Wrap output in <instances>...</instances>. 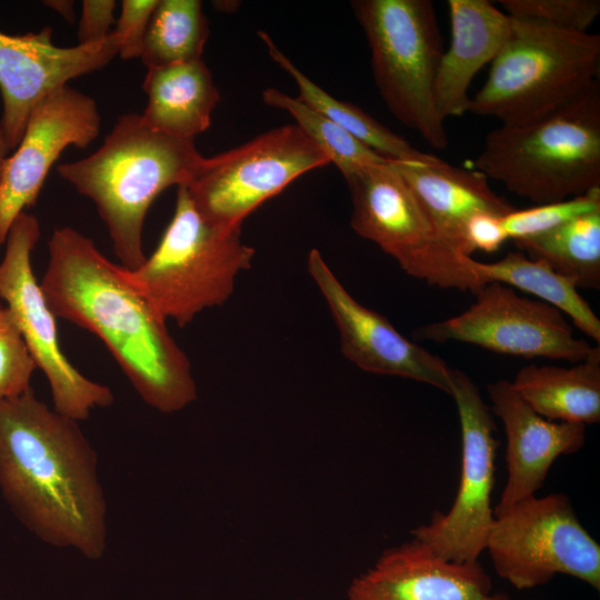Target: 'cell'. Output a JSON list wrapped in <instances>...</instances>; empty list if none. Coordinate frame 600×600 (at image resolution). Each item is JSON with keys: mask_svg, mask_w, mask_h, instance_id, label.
Returning a JSON list of instances; mask_svg holds the SVG:
<instances>
[{"mask_svg": "<svg viewBox=\"0 0 600 600\" xmlns=\"http://www.w3.org/2000/svg\"><path fill=\"white\" fill-rule=\"evenodd\" d=\"M40 282L56 316L96 334L151 408L172 413L197 399L191 363L167 321L94 242L71 227L48 242Z\"/></svg>", "mask_w": 600, "mask_h": 600, "instance_id": "6da1fadb", "label": "cell"}, {"mask_svg": "<svg viewBox=\"0 0 600 600\" xmlns=\"http://www.w3.org/2000/svg\"><path fill=\"white\" fill-rule=\"evenodd\" d=\"M0 490L43 542L90 560L107 548V503L98 458L78 426L30 389L0 398Z\"/></svg>", "mask_w": 600, "mask_h": 600, "instance_id": "7a4b0ae2", "label": "cell"}, {"mask_svg": "<svg viewBox=\"0 0 600 600\" xmlns=\"http://www.w3.org/2000/svg\"><path fill=\"white\" fill-rule=\"evenodd\" d=\"M202 159L194 139L159 132L131 112L117 120L98 150L57 171L93 201L121 266L134 270L146 260L142 229L150 206L167 188L186 186Z\"/></svg>", "mask_w": 600, "mask_h": 600, "instance_id": "3957f363", "label": "cell"}, {"mask_svg": "<svg viewBox=\"0 0 600 600\" xmlns=\"http://www.w3.org/2000/svg\"><path fill=\"white\" fill-rule=\"evenodd\" d=\"M474 170L536 204L600 188V83L532 123L490 131Z\"/></svg>", "mask_w": 600, "mask_h": 600, "instance_id": "277c9868", "label": "cell"}, {"mask_svg": "<svg viewBox=\"0 0 600 600\" xmlns=\"http://www.w3.org/2000/svg\"><path fill=\"white\" fill-rule=\"evenodd\" d=\"M599 59L597 33L511 18L509 36L468 112L506 127L538 121L598 79Z\"/></svg>", "mask_w": 600, "mask_h": 600, "instance_id": "5b68a950", "label": "cell"}, {"mask_svg": "<svg viewBox=\"0 0 600 600\" xmlns=\"http://www.w3.org/2000/svg\"><path fill=\"white\" fill-rule=\"evenodd\" d=\"M254 249L241 239V228L207 221L184 186L177 187L174 212L163 236L134 270L123 267L128 281L166 320L179 327L226 303L238 276L252 264Z\"/></svg>", "mask_w": 600, "mask_h": 600, "instance_id": "8992f818", "label": "cell"}, {"mask_svg": "<svg viewBox=\"0 0 600 600\" xmlns=\"http://www.w3.org/2000/svg\"><path fill=\"white\" fill-rule=\"evenodd\" d=\"M354 17L371 52L373 79L396 119L436 149L448 147L433 84L443 52L430 0H354Z\"/></svg>", "mask_w": 600, "mask_h": 600, "instance_id": "52a82bcc", "label": "cell"}, {"mask_svg": "<svg viewBox=\"0 0 600 600\" xmlns=\"http://www.w3.org/2000/svg\"><path fill=\"white\" fill-rule=\"evenodd\" d=\"M352 230L392 257L409 276L441 289L474 294L488 281L472 257L447 242L391 160L344 177Z\"/></svg>", "mask_w": 600, "mask_h": 600, "instance_id": "ba28073f", "label": "cell"}, {"mask_svg": "<svg viewBox=\"0 0 600 600\" xmlns=\"http://www.w3.org/2000/svg\"><path fill=\"white\" fill-rule=\"evenodd\" d=\"M486 550L497 574L518 590L543 586L559 573L600 590V544L563 493L531 496L494 517Z\"/></svg>", "mask_w": 600, "mask_h": 600, "instance_id": "9c48e42d", "label": "cell"}, {"mask_svg": "<svg viewBox=\"0 0 600 600\" xmlns=\"http://www.w3.org/2000/svg\"><path fill=\"white\" fill-rule=\"evenodd\" d=\"M328 164L323 151L297 124H287L203 157L184 187L207 221L234 229L298 177Z\"/></svg>", "mask_w": 600, "mask_h": 600, "instance_id": "30bf717a", "label": "cell"}, {"mask_svg": "<svg viewBox=\"0 0 600 600\" xmlns=\"http://www.w3.org/2000/svg\"><path fill=\"white\" fill-rule=\"evenodd\" d=\"M33 214L21 212L10 227L0 262V297L17 322L30 353L51 389L53 409L76 421L94 408L113 403L112 390L84 377L63 354L56 323L32 266L31 252L40 238Z\"/></svg>", "mask_w": 600, "mask_h": 600, "instance_id": "8fae6325", "label": "cell"}, {"mask_svg": "<svg viewBox=\"0 0 600 600\" xmlns=\"http://www.w3.org/2000/svg\"><path fill=\"white\" fill-rule=\"evenodd\" d=\"M461 428V476L456 499L446 513L433 512L428 524L411 531L449 561L473 562L486 550L494 521L491 493L499 440L493 413L478 386L462 370L451 368V393Z\"/></svg>", "mask_w": 600, "mask_h": 600, "instance_id": "7c38bea8", "label": "cell"}, {"mask_svg": "<svg viewBox=\"0 0 600 600\" xmlns=\"http://www.w3.org/2000/svg\"><path fill=\"white\" fill-rule=\"evenodd\" d=\"M462 313L418 328L413 337L437 343L456 341L494 353L580 362L599 344L577 338L554 307L519 296L500 282H488Z\"/></svg>", "mask_w": 600, "mask_h": 600, "instance_id": "4fadbf2b", "label": "cell"}, {"mask_svg": "<svg viewBox=\"0 0 600 600\" xmlns=\"http://www.w3.org/2000/svg\"><path fill=\"white\" fill-rule=\"evenodd\" d=\"M101 117L90 96L66 84L31 111L23 136L3 162L0 180V244L23 209L32 206L60 153L88 147L100 132Z\"/></svg>", "mask_w": 600, "mask_h": 600, "instance_id": "5bb4252c", "label": "cell"}, {"mask_svg": "<svg viewBox=\"0 0 600 600\" xmlns=\"http://www.w3.org/2000/svg\"><path fill=\"white\" fill-rule=\"evenodd\" d=\"M307 269L328 304L341 352L350 362L366 372L411 379L450 396L451 368L443 359L403 337L384 316L358 302L318 249L308 253Z\"/></svg>", "mask_w": 600, "mask_h": 600, "instance_id": "9a60e30c", "label": "cell"}, {"mask_svg": "<svg viewBox=\"0 0 600 600\" xmlns=\"http://www.w3.org/2000/svg\"><path fill=\"white\" fill-rule=\"evenodd\" d=\"M118 54V38L74 47H58L52 29L10 36L0 31V131L10 150L23 136L33 108L71 79L106 67Z\"/></svg>", "mask_w": 600, "mask_h": 600, "instance_id": "2e32d148", "label": "cell"}, {"mask_svg": "<svg viewBox=\"0 0 600 600\" xmlns=\"http://www.w3.org/2000/svg\"><path fill=\"white\" fill-rule=\"evenodd\" d=\"M348 600H511L493 592L480 561L454 562L412 538L386 549L354 577Z\"/></svg>", "mask_w": 600, "mask_h": 600, "instance_id": "e0dca14e", "label": "cell"}, {"mask_svg": "<svg viewBox=\"0 0 600 600\" xmlns=\"http://www.w3.org/2000/svg\"><path fill=\"white\" fill-rule=\"evenodd\" d=\"M487 392L490 409L501 420L507 439L508 479L493 509L498 517L517 502L536 496L557 458L583 447L586 426L544 419L519 396L509 380L489 383Z\"/></svg>", "mask_w": 600, "mask_h": 600, "instance_id": "ac0fdd59", "label": "cell"}, {"mask_svg": "<svg viewBox=\"0 0 600 600\" xmlns=\"http://www.w3.org/2000/svg\"><path fill=\"white\" fill-rule=\"evenodd\" d=\"M451 39L440 58L433 100L442 120L468 112L469 87L477 72L492 62L511 28V17L488 0L448 1Z\"/></svg>", "mask_w": 600, "mask_h": 600, "instance_id": "d6986e66", "label": "cell"}, {"mask_svg": "<svg viewBox=\"0 0 600 600\" xmlns=\"http://www.w3.org/2000/svg\"><path fill=\"white\" fill-rule=\"evenodd\" d=\"M431 218L442 238L471 257L464 243V227L474 214L503 217L514 207L499 196L477 170L451 166L434 154L411 161H391Z\"/></svg>", "mask_w": 600, "mask_h": 600, "instance_id": "ffe728a7", "label": "cell"}, {"mask_svg": "<svg viewBox=\"0 0 600 600\" xmlns=\"http://www.w3.org/2000/svg\"><path fill=\"white\" fill-rule=\"evenodd\" d=\"M148 102L144 122L152 129L194 139L211 124L220 92L202 59L148 69L143 80Z\"/></svg>", "mask_w": 600, "mask_h": 600, "instance_id": "44dd1931", "label": "cell"}, {"mask_svg": "<svg viewBox=\"0 0 600 600\" xmlns=\"http://www.w3.org/2000/svg\"><path fill=\"white\" fill-rule=\"evenodd\" d=\"M511 383L544 419L584 426L600 421V346L571 368L524 366Z\"/></svg>", "mask_w": 600, "mask_h": 600, "instance_id": "7402d4cb", "label": "cell"}, {"mask_svg": "<svg viewBox=\"0 0 600 600\" xmlns=\"http://www.w3.org/2000/svg\"><path fill=\"white\" fill-rule=\"evenodd\" d=\"M258 37L267 48L268 54L296 82L297 98L337 126L349 132L364 146L391 161H411L424 158L428 153L417 150L403 137L377 121L353 103L341 101L321 89L277 47L263 30Z\"/></svg>", "mask_w": 600, "mask_h": 600, "instance_id": "603a6c76", "label": "cell"}, {"mask_svg": "<svg viewBox=\"0 0 600 600\" xmlns=\"http://www.w3.org/2000/svg\"><path fill=\"white\" fill-rule=\"evenodd\" d=\"M477 271L488 282H500L533 294L568 316L584 334L600 343V319L576 284L546 263L523 252H508L494 262L474 260Z\"/></svg>", "mask_w": 600, "mask_h": 600, "instance_id": "cb8c5ba5", "label": "cell"}, {"mask_svg": "<svg viewBox=\"0 0 600 600\" xmlns=\"http://www.w3.org/2000/svg\"><path fill=\"white\" fill-rule=\"evenodd\" d=\"M513 242L527 257L546 263L578 289H600V209Z\"/></svg>", "mask_w": 600, "mask_h": 600, "instance_id": "d4e9b609", "label": "cell"}, {"mask_svg": "<svg viewBox=\"0 0 600 600\" xmlns=\"http://www.w3.org/2000/svg\"><path fill=\"white\" fill-rule=\"evenodd\" d=\"M208 19L199 0H159L143 40L147 69L202 59L209 38Z\"/></svg>", "mask_w": 600, "mask_h": 600, "instance_id": "484cf974", "label": "cell"}, {"mask_svg": "<svg viewBox=\"0 0 600 600\" xmlns=\"http://www.w3.org/2000/svg\"><path fill=\"white\" fill-rule=\"evenodd\" d=\"M261 96L266 104L288 112L296 120V124L323 151L330 163L340 170L343 178L366 166L388 160L297 97L276 88L264 89Z\"/></svg>", "mask_w": 600, "mask_h": 600, "instance_id": "4316f807", "label": "cell"}, {"mask_svg": "<svg viewBox=\"0 0 600 600\" xmlns=\"http://www.w3.org/2000/svg\"><path fill=\"white\" fill-rule=\"evenodd\" d=\"M600 209V188L562 201L538 204L501 217L508 239L512 241L533 238L552 231L564 223Z\"/></svg>", "mask_w": 600, "mask_h": 600, "instance_id": "83f0119b", "label": "cell"}, {"mask_svg": "<svg viewBox=\"0 0 600 600\" xmlns=\"http://www.w3.org/2000/svg\"><path fill=\"white\" fill-rule=\"evenodd\" d=\"M511 18L588 32L600 13L599 0H499Z\"/></svg>", "mask_w": 600, "mask_h": 600, "instance_id": "f1b7e54d", "label": "cell"}, {"mask_svg": "<svg viewBox=\"0 0 600 600\" xmlns=\"http://www.w3.org/2000/svg\"><path fill=\"white\" fill-rule=\"evenodd\" d=\"M37 364L7 307H0V398L21 396L31 389Z\"/></svg>", "mask_w": 600, "mask_h": 600, "instance_id": "f546056e", "label": "cell"}, {"mask_svg": "<svg viewBox=\"0 0 600 600\" xmlns=\"http://www.w3.org/2000/svg\"><path fill=\"white\" fill-rule=\"evenodd\" d=\"M159 0H122L121 13L113 32L118 54L123 60L140 58L147 28Z\"/></svg>", "mask_w": 600, "mask_h": 600, "instance_id": "4dcf8cb0", "label": "cell"}, {"mask_svg": "<svg viewBox=\"0 0 600 600\" xmlns=\"http://www.w3.org/2000/svg\"><path fill=\"white\" fill-rule=\"evenodd\" d=\"M463 237L470 256L476 250L497 251L508 239L501 217L487 212L477 213L467 221Z\"/></svg>", "mask_w": 600, "mask_h": 600, "instance_id": "1f68e13d", "label": "cell"}, {"mask_svg": "<svg viewBox=\"0 0 600 600\" xmlns=\"http://www.w3.org/2000/svg\"><path fill=\"white\" fill-rule=\"evenodd\" d=\"M113 0L82 1L81 17L78 27V44H89L106 39L114 23Z\"/></svg>", "mask_w": 600, "mask_h": 600, "instance_id": "d6a6232c", "label": "cell"}, {"mask_svg": "<svg viewBox=\"0 0 600 600\" xmlns=\"http://www.w3.org/2000/svg\"><path fill=\"white\" fill-rule=\"evenodd\" d=\"M46 6L61 14L67 21L73 22L74 11H73V1L70 0H50L43 1Z\"/></svg>", "mask_w": 600, "mask_h": 600, "instance_id": "836d02e7", "label": "cell"}, {"mask_svg": "<svg viewBox=\"0 0 600 600\" xmlns=\"http://www.w3.org/2000/svg\"><path fill=\"white\" fill-rule=\"evenodd\" d=\"M9 152L10 149L4 140L2 132L0 131V159L4 160L6 158H8Z\"/></svg>", "mask_w": 600, "mask_h": 600, "instance_id": "e575fe53", "label": "cell"}, {"mask_svg": "<svg viewBox=\"0 0 600 600\" xmlns=\"http://www.w3.org/2000/svg\"><path fill=\"white\" fill-rule=\"evenodd\" d=\"M6 160V159H4ZM4 160H1L0 159V180H1V176H2V169H3V162Z\"/></svg>", "mask_w": 600, "mask_h": 600, "instance_id": "d590c367", "label": "cell"}, {"mask_svg": "<svg viewBox=\"0 0 600 600\" xmlns=\"http://www.w3.org/2000/svg\"><path fill=\"white\" fill-rule=\"evenodd\" d=\"M296 600H306V599H303V598H298V599H296Z\"/></svg>", "mask_w": 600, "mask_h": 600, "instance_id": "8d00e7d4", "label": "cell"}, {"mask_svg": "<svg viewBox=\"0 0 600 600\" xmlns=\"http://www.w3.org/2000/svg\"><path fill=\"white\" fill-rule=\"evenodd\" d=\"M0 307H1V303H0Z\"/></svg>", "mask_w": 600, "mask_h": 600, "instance_id": "74e56055", "label": "cell"}]
</instances>
